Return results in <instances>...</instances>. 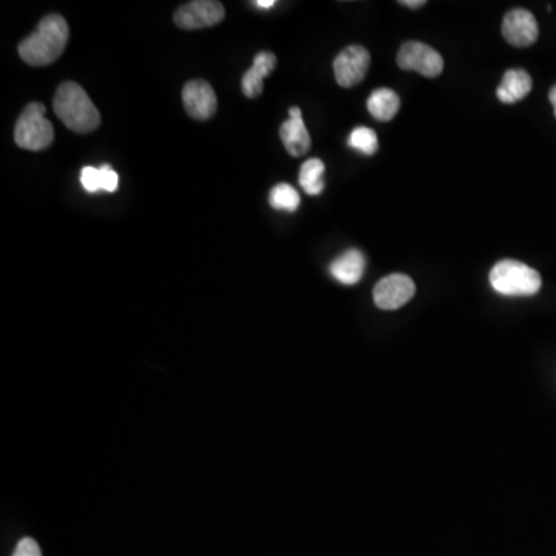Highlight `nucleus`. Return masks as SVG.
<instances>
[{
	"mask_svg": "<svg viewBox=\"0 0 556 556\" xmlns=\"http://www.w3.org/2000/svg\"><path fill=\"white\" fill-rule=\"evenodd\" d=\"M175 24L183 30L214 27L224 19V7L215 0H194L184 4L175 13Z\"/></svg>",
	"mask_w": 556,
	"mask_h": 556,
	"instance_id": "obj_7",
	"label": "nucleus"
},
{
	"mask_svg": "<svg viewBox=\"0 0 556 556\" xmlns=\"http://www.w3.org/2000/svg\"><path fill=\"white\" fill-rule=\"evenodd\" d=\"M280 136L289 155L302 156L311 149V138L299 107L289 109V119L280 127Z\"/></svg>",
	"mask_w": 556,
	"mask_h": 556,
	"instance_id": "obj_11",
	"label": "nucleus"
},
{
	"mask_svg": "<svg viewBox=\"0 0 556 556\" xmlns=\"http://www.w3.org/2000/svg\"><path fill=\"white\" fill-rule=\"evenodd\" d=\"M275 65H277V58L274 53L262 51L255 56L254 65L241 79V89L248 98L254 99L262 95L263 81L274 72Z\"/></svg>",
	"mask_w": 556,
	"mask_h": 556,
	"instance_id": "obj_12",
	"label": "nucleus"
},
{
	"mask_svg": "<svg viewBox=\"0 0 556 556\" xmlns=\"http://www.w3.org/2000/svg\"><path fill=\"white\" fill-rule=\"evenodd\" d=\"M370 53L362 45H350L334 59V75L337 84L345 89L360 84L370 68Z\"/></svg>",
	"mask_w": 556,
	"mask_h": 556,
	"instance_id": "obj_6",
	"label": "nucleus"
},
{
	"mask_svg": "<svg viewBox=\"0 0 556 556\" xmlns=\"http://www.w3.org/2000/svg\"><path fill=\"white\" fill-rule=\"evenodd\" d=\"M53 139H55V129L45 118L44 104L31 102L17 119L14 141L21 149L39 152L50 147Z\"/></svg>",
	"mask_w": 556,
	"mask_h": 556,
	"instance_id": "obj_4",
	"label": "nucleus"
},
{
	"mask_svg": "<svg viewBox=\"0 0 556 556\" xmlns=\"http://www.w3.org/2000/svg\"><path fill=\"white\" fill-rule=\"evenodd\" d=\"M70 39L67 21L59 14H48L33 34L19 44V56L31 67H45L61 58Z\"/></svg>",
	"mask_w": 556,
	"mask_h": 556,
	"instance_id": "obj_1",
	"label": "nucleus"
},
{
	"mask_svg": "<svg viewBox=\"0 0 556 556\" xmlns=\"http://www.w3.org/2000/svg\"><path fill=\"white\" fill-rule=\"evenodd\" d=\"M397 64L402 70L421 73L427 78H436L444 70V59L434 48L422 42H407L397 53Z\"/></svg>",
	"mask_w": 556,
	"mask_h": 556,
	"instance_id": "obj_5",
	"label": "nucleus"
},
{
	"mask_svg": "<svg viewBox=\"0 0 556 556\" xmlns=\"http://www.w3.org/2000/svg\"><path fill=\"white\" fill-rule=\"evenodd\" d=\"M368 112L377 121H391L401 109V99L390 89L374 90L367 101Z\"/></svg>",
	"mask_w": 556,
	"mask_h": 556,
	"instance_id": "obj_16",
	"label": "nucleus"
},
{
	"mask_svg": "<svg viewBox=\"0 0 556 556\" xmlns=\"http://www.w3.org/2000/svg\"><path fill=\"white\" fill-rule=\"evenodd\" d=\"M365 265H367V260L363 257L362 252L357 251V249H350V251L343 252L331 263L329 272L336 278L337 282L351 286L360 282V278L363 277V272H365Z\"/></svg>",
	"mask_w": 556,
	"mask_h": 556,
	"instance_id": "obj_13",
	"label": "nucleus"
},
{
	"mask_svg": "<svg viewBox=\"0 0 556 556\" xmlns=\"http://www.w3.org/2000/svg\"><path fill=\"white\" fill-rule=\"evenodd\" d=\"M275 0H257L255 2V7L262 8V10H269V8L274 7Z\"/></svg>",
	"mask_w": 556,
	"mask_h": 556,
	"instance_id": "obj_21",
	"label": "nucleus"
},
{
	"mask_svg": "<svg viewBox=\"0 0 556 556\" xmlns=\"http://www.w3.org/2000/svg\"><path fill=\"white\" fill-rule=\"evenodd\" d=\"M323 173H325L323 161L311 158V160L303 163L302 169H300L299 183L306 194L312 195V197L322 194L323 187H325Z\"/></svg>",
	"mask_w": 556,
	"mask_h": 556,
	"instance_id": "obj_17",
	"label": "nucleus"
},
{
	"mask_svg": "<svg viewBox=\"0 0 556 556\" xmlns=\"http://www.w3.org/2000/svg\"><path fill=\"white\" fill-rule=\"evenodd\" d=\"M348 146L363 155H374L379 150V139L370 127H357L348 138Z\"/></svg>",
	"mask_w": 556,
	"mask_h": 556,
	"instance_id": "obj_19",
	"label": "nucleus"
},
{
	"mask_svg": "<svg viewBox=\"0 0 556 556\" xmlns=\"http://www.w3.org/2000/svg\"><path fill=\"white\" fill-rule=\"evenodd\" d=\"M490 285L498 294L507 297H529L543 286L540 272L516 260H502L490 272Z\"/></svg>",
	"mask_w": 556,
	"mask_h": 556,
	"instance_id": "obj_3",
	"label": "nucleus"
},
{
	"mask_svg": "<svg viewBox=\"0 0 556 556\" xmlns=\"http://www.w3.org/2000/svg\"><path fill=\"white\" fill-rule=\"evenodd\" d=\"M532 87L533 82L529 73L519 70V68H513L502 78L501 84L496 90V96L502 104H515L526 98L532 92Z\"/></svg>",
	"mask_w": 556,
	"mask_h": 556,
	"instance_id": "obj_14",
	"label": "nucleus"
},
{
	"mask_svg": "<svg viewBox=\"0 0 556 556\" xmlns=\"http://www.w3.org/2000/svg\"><path fill=\"white\" fill-rule=\"evenodd\" d=\"M502 36L513 47H529L540 36V27L535 16L524 8H516L504 17Z\"/></svg>",
	"mask_w": 556,
	"mask_h": 556,
	"instance_id": "obj_9",
	"label": "nucleus"
},
{
	"mask_svg": "<svg viewBox=\"0 0 556 556\" xmlns=\"http://www.w3.org/2000/svg\"><path fill=\"white\" fill-rule=\"evenodd\" d=\"M183 102L189 116L200 121L212 118L217 112V93L212 89V85L203 79H195L184 85Z\"/></svg>",
	"mask_w": 556,
	"mask_h": 556,
	"instance_id": "obj_10",
	"label": "nucleus"
},
{
	"mask_svg": "<svg viewBox=\"0 0 556 556\" xmlns=\"http://www.w3.org/2000/svg\"><path fill=\"white\" fill-rule=\"evenodd\" d=\"M53 109L65 127L76 133H90L98 129L101 115L87 92L76 82L67 81L59 85Z\"/></svg>",
	"mask_w": 556,
	"mask_h": 556,
	"instance_id": "obj_2",
	"label": "nucleus"
},
{
	"mask_svg": "<svg viewBox=\"0 0 556 556\" xmlns=\"http://www.w3.org/2000/svg\"><path fill=\"white\" fill-rule=\"evenodd\" d=\"M402 5H405V7H410V8H419L422 7V5H425L424 0H416V2H411V0H404V2H401Z\"/></svg>",
	"mask_w": 556,
	"mask_h": 556,
	"instance_id": "obj_22",
	"label": "nucleus"
},
{
	"mask_svg": "<svg viewBox=\"0 0 556 556\" xmlns=\"http://www.w3.org/2000/svg\"><path fill=\"white\" fill-rule=\"evenodd\" d=\"M416 285L408 275L393 274L382 278L374 288V303L377 308L394 311L413 299Z\"/></svg>",
	"mask_w": 556,
	"mask_h": 556,
	"instance_id": "obj_8",
	"label": "nucleus"
},
{
	"mask_svg": "<svg viewBox=\"0 0 556 556\" xmlns=\"http://www.w3.org/2000/svg\"><path fill=\"white\" fill-rule=\"evenodd\" d=\"M550 102H552L553 110H555V118H556V85L550 90L549 93Z\"/></svg>",
	"mask_w": 556,
	"mask_h": 556,
	"instance_id": "obj_23",
	"label": "nucleus"
},
{
	"mask_svg": "<svg viewBox=\"0 0 556 556\" xmlns=\"http://www.w3.org/2000/svg\"><path fill=\"white\" fill-rule=\"evenodd\" d=\"M269 203L277 211L295 212L300 206V195L291 184H277L269 194Z\"/></svg>",
	"mask_w": 556,
	"mask_h": 556,
	"instance_id": "obj_18",
	"label": "nucleus"
},
{
	"mask_svg": "<svg viewBox=\"0 0 556 556\" xmlns=\"http://www.w3.org/2000/svg\"><path fill=\"white\" fill-rule=\"evenodd\" d=\"M13 556H42V553L36 541L31 540V538H24L17 544Z\"/></svg>",
	"mask_w": 556,
	"mask_h": 556,
	"instance_id": "obj_20",
	"label": "nucleus"
},
{
	"mask_svg": "<svg viewBox=\"0 0 556 556\" xmlns=\"http://www.w3.org/2000/svg\"><path fill=\"white\" fill-rule=\"evenodd\" d=\"M81 184L87 194H98L101 190L113 194L118 190L119 177L109 164L101 167L85 166L81 170Z\"/></svg>",
	"mask_w": 556,
	"mask_h": 556,
	"instance_id": "obj_15",
	"label": "nucleus"
}]
</instances>
